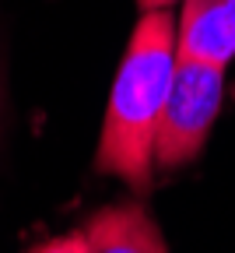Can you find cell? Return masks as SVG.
<instances>
[{
	"label": "cell",
	"instance_id": "1",
	"mask_svg": "<svg viewBox=\"0 0 235 253\" xmlns=\"http://www.w3.org/2000/svg\"><path fill=\"white\" fill-rule=\"evenodd\" d=\"M176 18L169 11H144L133 25L126 53L109 91L106 123L98 137L95 169L119 176L133 190L151 186L155 141L176 74Z\"/></svg>",
	"mask_w": 235,
	"mask_h": 253
},
{
	"label": "cell",
	"instance_id": "2",
	"mask_svg": "<svg viewBox=\"0 0 235 253\" xmlns=\"http://www.w3.org/2000/svg\"><path fill=\"white\" fill-rule=\"evenodd\" d=\"M221 102H225V67L179 56L155 141V166L179 169L193 162L211 137Z\"/></svg>",
	"mask_w": 235,
	"mask_h": 253
},
{
	"label": "cell",
	"instance_id": "3",
	"mask_svg": "<svg viewBox=\"0 0 235 253\" xmlns=\"http://www.w3.org/2000/svg\"><path fill=\"white\" fill-rule=\"evenodd\" d=\"M176 46L186 60L228 67L235 56V0H186L176 21Z\"/></svg>",
	"mask_w": 235,
	"mask_h": 253
},
{
	"label": "cell",
	"instance_id": "4",
	"mask_svg": "<svg viewBox=\"0 0 235 253\" xmlns=\"http://www.w3.org/2000/svg\"><path fill=\"white\" fill-rule=\"evenodd\" d=\"M88 253H169L161 229L141 204L102 208L84 225Z\"/></svg>",
	"mask_w": 235,
	"mask_h": 253
},
{
	"label": "cell",
	"instance_id": "5",
	"mask_svg": "<svg viewBox=\"0 0 235 253\" xmlns=\"http://www.w3.org/2000/svg\"><path fill=\"white\" fill-rule=\"evenodd\" d=\"M32 253H88V239H84V229L81 232H71V236H56L42 246H36Z\"/></svg>",
	"mask_w": 235,
	"mask_h": 253
},
{
	"label": "cell",
	"instance_id": "6",
	"mask_svg": "<svg viewBox=\"0 0 235 253\" xmlns=\"http://www.w3.org/2000/svg\"><path fill=\"white\" fill-rule=\"evenodd\" d=\"M137 4H141L144 11H165V7H172L176 0H137Z\"/></svg>",
	"mask_w": 235,
	"mask_h": 253
}]
</instances>
